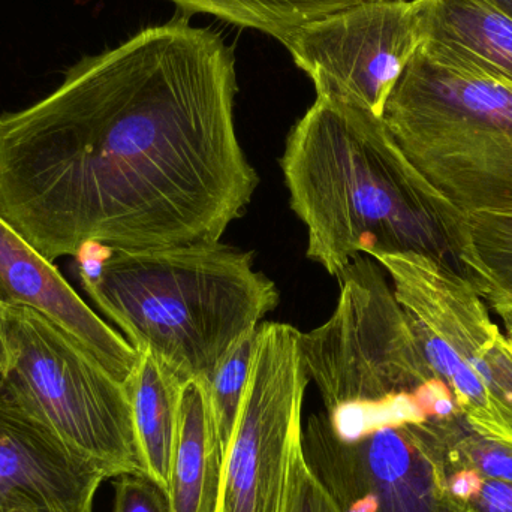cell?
I'll return each instance as SVG.
<instances>
[{"label":"cell","mask_w":512,"mask_h":512,"mask_svg":"<svg viewBox=\"0 0 512 512\" xmlns=\"http://www.w3.org/2000/svg\"><path fill=\"white\" fill-rule=\"evenodd\" d=\"M179 14L78 60L0 116V216L48 261L221 242L258 174L237 137L234 48Z\"/></svg>","instance_id":"6da1fadb"},{"label":"cell","mask_w":512,"mask_h":512,"mask_svg":"<svg viewBox=\"0 0 512 512\" xmlns=\"http://www.w3.org/2000/svg\"><path fill=\"white\" fill-rule=\"evenodd\" d=\"M307 258L340 277L358 255L423 254L454 267L466 216L403 155L384 120L316 96L280 159Z\"/></svg>","instance_id":"7a4b0ae2"},{"label":"cell","mask_w":512,"mask_h":512,"mask_svg":"<svg viewBox=\"0 0 512 512\" xmlns=\"http://www.w3.org/2000/svg\"><path fill=\"white\" fill-rule=\"evenodd\" d=\"M83 254L80 277L96 306L140 354L180 384H209L234 346L279 304L252 252L221 242Z\"/></svg>","instance_id":"3957f363"},{"label":"cell","mask_w":512,"mask_h":512,"mask_svg":"<svg viewBox=\"0 0 512 512\" xmlns=\"http://www.w3.org/2000/svg\"><path fill=\"white\" fill-rule=\"evenodd\" d=\"M382 120L457 212L512 215V84L426 41Z\"/></svg>","instance_id":"277c9868"},{"label":"cell","mask_w":512,"mask_h":512,"mask_svg":"<svg viewBox=\"0 0 512 512\" xmlns=\"http://www.w3.org/2000/svg\"><path fill=\"white\" fill-rule=\"evenodd\" d=\"M8 367L0 399L69 447L123 474H144L128 385L35 310L3 306Z\"/></svg>","instance_id":"5b68a950"},{"label":"cell","mask_w":512,"mask_h":512,"mask_svg":"<svg viewBox=\"0 0 512 512\" xmlns=\"http://www.w3.org/2000/svg\"><path fill=\"white\" fill-rule=\"evenodd\" d=\"M436 378L474 432L512 445V342L474 286L444 259L376 254Z\"/></svg>","instance_id":"8992f818"},{"label":"cell","mask_w":512,"mask_h":512,"mask_svg":"<svg viewBox=\"0 0 512 512\" xmlns=\"http://www.w3.org/2000/svg\"><path fill=\"white\" fill-rule=\"evenodd\" d=\"M339 279L331 318L301 334L304 366L328 417L381 414L436 376L382 265L358 255Z\"/></svg>","instance_id":"52a82bcc"},{"label":"cell","mask_w":512,"mask_h":512,"mask_svg":"<svg viewBox=\"0 0 512 512\" xmlns=\"http://www.w3.org/2000/svg\"><path fill=\"white\" fill-rule=\"evenodd\" d=\"M301 334L282 322L258 327L248 387L225 453L218 512L283 511L310 381Z\"/></svg>","instance_id":"ba28073f"},{"label":"cell","mask_w":512,"mask_h":512,"mask_svg":"<svg viewBox=\"0 0 512 512\" xmlns=\"http://www.w3.org/2000/svg\"><path fill=\"white\" fill-rule=\"evenodd\" d=\"M301 445L342 512H459L433 418L342 438L318 412L303 423Z\"/></svg>","instance_id":"9c48e42d"},{"label":"cell","mask_w":512,"mask_h":512,"mask_svg":"<svg viewBox=\"0 0 512 512\" xmlns=\"http://www.w3.org/2000/svg\"><path fill=\"white\" fill-rule=\"evenodd\" d=\"M436 0L361 2L298 27L283 42L316 96L382 119L408 63L429 36Z\"/></svg>","instance_id":"30bf717a"},{"label":"cell","mask_w":512,"mask_h":512,"mask_svg":"<svg viewBox=\"0 0 512 512\" xmlns=\"http://www.w3.org/2000/svg\"><path fill=\"white\" fill-rule=\"evenodd\" d=\"M116 472L0 399V512H93Z\"/></svg>","instance_id":"8fae6325"},{"label":"cell","mask_w":512,"mask_h":512,"mask_svg":"<svg viewBox=\"0 0 512 512\" xmlns=\"http://www.w3.org/2000/svg\"><path fill=\"white\" fill-rule=\"evenodd\" d=\"M0 300L35 310L68 331L122 384L128 385L134 376L140 352L102 321L53 262L32 248L2 216Z\"/></svg>","instance_id":"7c38bea8"},{"label":"cell","mask_w":512,"mask_h":512,"mask_svg":"<svg viewBox=\"0 0 512 512\" xmlns=\"http://www.w3.org/2000/svg\"><path fill=\"white\" fill-rule=\"evenodd\" d=\"M225 451L206 381L180 388L179 424L171 462L170 512H218Z\"/></svg>","instance_id":"4fadbf2b"},{"label":"cell","mask_w":512,"mask_h":512,"mask_svg":"<svg viewBox=\"0 0 512 512\" xmlns=\"http://www.w3.org/2000/svg\"><path fill=\"white\" fill-rule=\"evenodd\" d=\"M427 41L512 84V17L489 0H436Z\"/></svg>","instance_id":"5bb4252c"},{"label":"cell","mask_w":512,"mask_h":512,"mask_svg":"<svg viewBox=\"0 0 512 512\" xmlns=\"http://www.w3.org/2000/svg\"><path fill=\"white\" fill-rule=\"evenodd\" d=\"M180 388L179 379L149 354H141L137 370L128 382L135 438L144 471L165 493L170 486L176 447Z\"/></svg>","instance_id":"9a60e30c"},{"label":"cell","mask_w":512,"mask_h":512,"mask_svg":"<svg viewBox=\"0 0 512 512\" xmlns=\"http://www.w3.org/2000/svg\"><path fill=\"white\" fill-rule=\"evenodd\" d=\"M454 268L496 315L512 310V215L474 213L463 221Z\"/></svg>","instance_id":"2e32d148"},{"label":"cell","mask_w":512,"mask_h":512,"mask_svg":"<svg viewBox=\"0 0 512 512\" xmlns=\"http://www.w3.org/2000/svg\"><path fill=\"white\" fill-rule=\"evenodd\" d=\"M180 14H209L234 24L259 30L285 42L309 21L318 20L361 0H170Z\"/></svg>","instance_id":"e0dca14e"},{"label":"cell","mask_w":512,"mask_h":512,"mask_svg":"<svg viewBox=\"0 0 512 512\" xmlns=\"http://www.w3.org/2000/svg\"><path fill=\"white\" fill-rule=\"evenodd\" d=\"M433 420L441 435L448 468L474 469L484 480L512 484V445L474 432L460 414L448 420Z\"/></svg>","instance_id":"ac0fdd59"},{"label":"cell","mask_w":512,"mask_h":512,"mask_svg":"<svg viewBox=\"0 0 512 512\" xmlns=\"http://www.w3.org/2000/svg\"><path fill=\"white\" fill-rule=\"evenodd\" d=\"M256 333H258V328L249 331L234 346L233 351L219 364L215 375L207 384L225 453H227L228 445H230L243 396H245L246 387H248Z\"/></svg>","instance_id":"d6986e66"},{"label":"cell","mask_w":512,"mask_h":512,"mask_svg":"<svg viewBox=\"0 0 512 512\" xmlns=\"http://www.w3.org/2000/svg\"><path fill=\"white\" fill-rule=\"evenodd\" d=\"M282 512H342L307 463L301 436L292 448L288 487Z\"/></svg>","instance_id":"ffe728a7"},{"label":"cell","mask_w":512,"mask_h":512,"mask_svg":"<svg viewBox=\"0 0 512 512\" xmlns=\"http://www.w3.org/2000/svg\"><path fill=\"white\" fill-rule=\"evenodd\" d=\"M114 490L113 512H170L167 493L147 475H119Z\"/></svg>","instance_id":"44dd1931"},{"label":"cell","mask_w":512,"mask_h":512,"mask_svg":"<svg viewBox=\"0 0 512 512\" xmlns=\"http://www.w3.org/2000/svg\"><path fill=\"white\" fill-rule=\"evenodd\" d=\"M445 472H447V490L451 501L459 512H466L469 502L480 492L484 478L474 469L468 468H448L445 465Z\"/></svg>","instance_id":"7402d4cb"},{"label":"cell","mask_w":512,"mask_h":512,"mask_svg":"<svg viewBox=\"0 0 512 512\" xmlns=\"http://www.w3.org/2000/svg\"><path fill=\"white\" fill-rule=\"evenodd\" d=\"M466 512H512V484L484 480L480 492L466 507Z\"/></svg>","instance_id":"603a6c76"},{"label":"cell","mask_w":512,"mask_h":512,"mask_svg":"<svg viewBox=\"0 0 512 512\" xmlns=\"http://www.w3.org/2000/svg\"><path fill=\"white\" fill-rule=\"evenodd\" d=\"M3 301L0 300V382L8 367V342H6L5 324H3Z\"/></svg>","instance_id":"cb8c5ba5"},{"label":"cell","mask_w":512,"mask_h":512,"mask_svg":"<svg viewBox=\"0 0 512 512\" xmlns=\"http://www.w3.org/2000/svg\"><path fill=\"white\" fill-rule=\"evenodd\" d=\"M498 316L504 322L505 336L512 342V310H505V312L498 313Z\"/></svg>","instance_id":"d4e9b609"},{"label":"cell","mask_w":512,"mask_h":512,"mask_svg":"<svg viewBox=\"0 0 512 512\" xmlns=\"http://www.w3.org/2000/svg\"><path fill=\"white\" fill-rule=\"evenodd\" d=\"M493 5L498 6L502 11L507 12L512 17V0H489Z\"/></svg>","instance_id":"484cf974"},{"label":"cell","mask_w":512,"mask_h":512,"mask_svg":"<svg viewBox=\"0 0 512 512\" xmlns=\"http://www.w3.org/2000/svg\"><path fill=\"white\" fill-rule=\"evenodd\" d=\"M361 2H397V0H361Z\"/></svg>","instance_id":"4316f807"}]
</instances>
